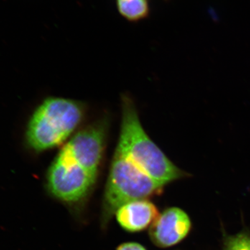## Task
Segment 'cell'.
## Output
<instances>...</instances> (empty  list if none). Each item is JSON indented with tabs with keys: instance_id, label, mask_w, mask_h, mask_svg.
<instances>
[{
	"instance_id": "obj_1",
	"label": "cell",
	"mask_w": 250,
	"mask_h": 250,
	"mask_svg": "<svg viewBox=\"0 0 250 250\" xmlns=\"http://www.w3.org/2000/svg\"><path fill=\"white\" fill-rule=\"evenodd\" d=\"M185 175L143 129L132 99L123 95L121 132L105 190L106 215L127 202L159 193Z\"/></svg>"
},
{
	"instance_id": "obj_7",
	"label": "cell",
	"mask_w": 250,
	"mask_h": 250,
	"mask_svg": "<svg viewBox=\"0 0 250 250\" xmlns=\"http://www.w3.org/2000/svg\"><path fill=\"white\" fill-rule=\"evenodd\" d=\"M225 247V250H250V235L243 232L227 237Z\"/></svg>"
},
{
	"instance_id": "obj_6",
	"label": "cell",
	"mask_w": 250,
	"mask_h": 250,
	"mask_svg": "<svg viewBox=\"0 0 250 250\" xmlns=\"http://www.w3.org/2000/svg\"><path fill=\"white\" fill-rule=\"evenodd\" d=\"M117 9L127 21L137 22L149 14L148 0H117Z\"/></svg>"
},
{
	"instance_id": "obj_5",
	"label": "cell",
	"mask_w": 250,
	"mask_h": 250,
	"mask_svg": "<svg viewBox=\"0 0 250 250\" xmlns=\"http://www.w3.org/2000/svg\"><path fill=\"white\" fill-rule=\"evenodd\" d=\"M116 213L118 223L122 228L131 232L147 228L159 216L155 205L146 200L127 202L121 206Z\"/></svg>"
},
{
	"instance_id": "obj_2",
	"label": "cell",
	"mask_w": 250,
	"mask_h": 250,
	"mask_svg": "<svg viewBox=\"0 0 250 250\" xmlns=\"http://www.w3.org/2000/svg\"><path fill=\"white\" fill-rule=\"evenodd\" d=\"M86 108L77 100L49 97L38 106L28 123L26 141L36 152L60 147L77 132Z\"/></svg>"
},
{
	"instance_id": "obj_8",
	"label": "cell",
	"mask_w": 250,
	"mask_h": 250,
	"mask_svg": "<svg viewBox=\"0 0 250 250\" xmlns=\"http://www.w3.org/2000/svg\"><path fill=\"white\" fill-rule=\"evenodd\" d=\"M116 250H146V249L139 243H127L121 245Z\"/></svg>"
},
{
	"instance_id": "obj_3",
	"label": "cell",
	"mask_w": 250,
	"mask_h": 250,
	"mask_svg": "<svg viewBox=\"0 0 250 250\" xmlns=\"http://www.w3.org/2000/svg\"><path fill=\"white\" fill-rule=\"evenodd\" d=\"M99 168L89 157L63 145L47 172V187L62 201H80L95 184Z\"/></svg>"
},
{
	"instance_id": "obj_4",
	"label": "cell",
	"mask_w": 250,
	"mask_h": 250,
	"mask_svg": "<svg viewBox=\"0 0 250 250\" xmlns=\"http://www.w3.org/2000/svg\"><path fill=\"white\" fill-rule=\"evenodd\" d=\"M190 229V220L180 208H170L159 215L150 229L152 241L161 248H168L183 240Z\"/></svg>"
}]
</instances>
